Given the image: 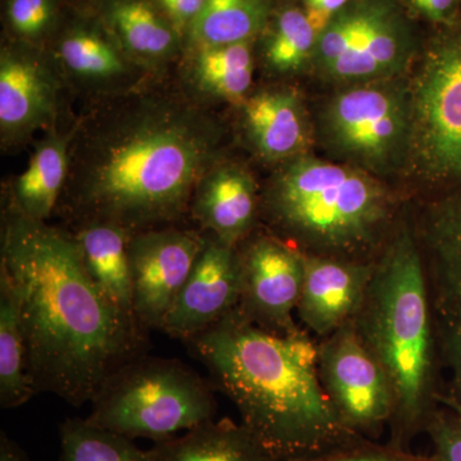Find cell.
Segmentation results:
<instances>
[{
    "label": "cell",
    "mask_w": 461,
    "mask_h": 461,
    "mask_svg": "<svg viewBox=\"0 0 461 461\" xmlns=\"http://www.w3.org/2000/svg\"><path fill=\"white\" fill-rule=\"evenodd\" d=\"M426 264L409 224L393 230L375 263L362 305L351 321L395 393L391 446L403 448L426 429L432 403L435 338Z\"/></svg>",
    "instance_id": "obj_4"
},
{
    "label": "cell",
    "mask_w": 461,
    "mask_h": 461,
    "mask_svg": "<svg viewBox=\"0 0 461 461\" xmlns=\"http://www.w3.org/2000/svg\"><path fill=\"white\" fill-rule=\"evenodd\" d=\"M205 241L194 230L173 226L133 233L129 244L132 308L145 330H162Z\"/></svg>",
    "instance_id": "obj_12"
},
{
    "label": "cell",
    "mask_w": 461,
    "mask_h": 461,
    "mask_svg": "<svg viewBox=\"0 0 461 461\" xmlns=\"http://www.w3.org/2000/svg\"><path fill=\"white\" fill-rule=\"evenodd\" d=\"M72 235L91 280L115 305L133 314L129 253L132 233L113 224L91 223L77 227Z\"/></svg>",
    "instance_id": "obj_20"
},
{
    "label": "cell",
    "mask_w": 461,
    "mask_h": 461,
    "mask_svg": "<svg viewBox=\"0 0 461 461\" xmlns=\"http://www.w3.org/2000/svg\"><path fill=\"white\" fill-rule=\"evenodd\" d=\"M317 132L339 163L378 178L402 171L411 154L409 77L339 86L321 109Z\"/></svg>",
    "instance_id": "obj_7"
},
{
    "label": "cell",
    "mask_w": 461,
    "mask_h": 461,
    "mask_svg": "<svg viewBox=\"0 0 461 461\" xmlns=\"http://www.w3.org/2000/svg\"><path fill=\"white\" fill-rule=\"evenodd\" d=\"M69 172L68 139L53 136L39 145L14 181L12 208L39 222L57 211Z\"/></svg>",
    "instance_id": "obj_21"
},
{
    "label": "cell",
    "mask_w": 461,
    "mask_h": 461,
    "mask_svg": "<svg viewBox=\"0 0 461 461\" xmlns=\"http://www.w3.org/2000/svg\"><path fill=\"white\" fill-rule=\"evenodd\" d=\"M160 2L177 23H185L198 17L200 11L204 7L205 0H160Z\"/></svg>",
    "instance_id": "obj_35"
},
{
    "label": "cell",
    "mask_w": 461,
    "mask_h": 461,
    "mask_svg": "<svg viewBox=\"0 0 461 461\" xmlns=\"http://www.w3.org/2000/svg\"><path fill=\"white\" fill-rule=\"evenodd\" d=\"M0 461H29L20 446L12 441L5 432L0 436Z\"/></svg>",
    "instance_id": "obj_36"
},
{
    "label": "cell",
    "mask_w": 461,
    "mask_h": 461,
    "mask_svg": "<svg viewBox=\"0 0 461 461\" xmlns=\"http://www.w3.org/2000/svg\"><path fill=\"white\" fill-rule=\"evenodd\" d=\"M0 264L17 291L36 393L91 403L115 371L148 354L149 330L91 280L72 232L9 206Z\"/></svg>",
    "instance_id": "obj_1"
},
{
    "label": "cell",
    "mask_w": 461,
    "mask_h": 461,
    "mask_svg": "<svg viewBox=\"0 0 461 461\" xmlns=\"http://www.w3.org/2000/svg\"><path fill=\"white\" fill-rule=\"evenodd\" d=\"M8 14L18 33L36 38L50 26L53 7L51 0H11Z\"/></svg>",
    "instance_id": "obj_30"
},
{
    "label": "cell",
    "mask_w": 461,
    "mask_h": 461,
    "mask_svg": "<svg viewBox=\"0 0 461 461\" xmlns=\"http://www.w3.org/2000/svg\"><path fill=\"white\" fill-rule=\"evenodd\" d=\"M417 51V33L400 0H350L320 32L312 67L344 86L406 75Z\"/></svg>",
    "instance_id": "obj_9"
},
{
    "label": "cell",
    "mask_w": 461,
    "mask_h": 461,
    "mask_svg": "<svg viewBox=\"0 0 461 461\" xmlns=\"http://www.w3.org/2000/svg\"><path fill=\"white\" fill-rule=\"evenodd\" d=\"M436 461H461V421L454 412L433 411L426 426Z\"/></svg>",
    "instance_id": "obj_29"
},
{
    "label": "cell",
    "mask_w": 461,
    "mask_h": 461,
    "mask_svg": "<svg viewBox=\"0 0 461 461\" xmlns=\"http://www.w3.org/2000/svg\"><path fill=\"white\" fill-rule=\"evenodd\" d=\"M304 256V281L296 313L318 338L350 323L362 305L375 263Z\"/></svg>",
    "instance_id": "obj_14"
},
{
    "label": "cell",
    "mask_w": 461,
    "mask_h": 461,
    "mask_svg": "<svg viewBox=\"0 0 461 461\" xmlns=\"http://www.w3.org/2000/svg\"><path fill=\"white\" fill-rule=\"evenodd\" d=\"M56 109V86L41 60L18 51L0 59V129L3 138L17 139L45 126Z\"/></svg>",
    "instance_id": "obj_17"
},
{
    "label": "cell",
    "mask_w": 461,
    "mask_h": 461,
    "mask_svg": "<svg viewBox=\"0 0 461 461\" xmlns=\"http://www.w3.org/2000/svg\"><path fill=\"white\" fill-rule=\"evenodd\" d=\"M297 461H436L432 457L415 456L406 453L402 448L393 447H378V446L371 445L369 442L351 446V447L344 448V450L335 451L323 455V456L312 457V459L297 460Z\"/></svg>",
    "instance_id": "obj_32"
},
{
    "label": "cell",
    "mask_w": 461,
    "mask_h": 461,
    "mask_svg": "<svg viewBox=\"0 0 461 461\" xmlns=\"http://www.w3.org/2000/svg\"><path fill=\"white\" fill-rule=\"evenodd\" d=\"M59 437L58 461H153L133 439L91 426L80 418L63 421Z\"/></svg>",
    "instance_id": "obj_26"
},
{
    "label": "cell",
    "mask_w": 461,
    "mask_h": 461,
    "mask_svg": "<svg viewBox=\"0 0 461 461\" xmlns=\"http://www.w3.org/2000/svg\"><path fill=\"white\" fill-rule=\"evenodd\" d=\"M412 21L429 23L438 29L461 20V0H400Z\"/></svg>",
    "instance_id": "obj_31"
},
{
    "label": "cell",
    "mask_w": 461,
    "mask_h": 461,
    "mask_svg": "<svg viewBox=\"0 0 461 461\" xmlns=\"http://www.w3.org/2000/svg\"><path fill=\"white\" fill-rule=\"evenodd\" d=\"M256 182L239 167H222L206 175L190 209L203 229L238 248L250 236L258 215Z\"/></svg>",
    "instance_id": "obj_18"
},
{
    "label": "cell",
    "mask_w": 461,
    "mask_h": 461,
    "mask_svg": "<svg viewBox=\"0 0 461 461\" xmlns=\"http://www.w3.org/2000/svg\"><path fill=\"white\" fill-rule=\"evenodd\" d=\"M196 77L205 90L230 102L247 95L253 84L254 60L249 41L204 48L196 60Z\"/></svg>",
    "instance_id": "obj_25"
},
{
    "label": "cell",
    "mask_w": 461,
    "mask_h": 461,
    "mask_svg": "<svg viewBox=\"0 0 461 461\" xmlns=\"http://www.w3.org/2000/svg\"><path fill=\"white\" fill-rule=\"evenodd\" d=\"M409 165L423 181L461 185V20L438 27L409 77Z\"/></svg>",
    "instance_id": "obj_8"
},
{
    "label": "cell",
    "mask_w": 461,
    "mask_h": 461,
    "mask_svg": "<svg viewBox=\"0 0 461 461\" xmlns=\"http://www.w3.org/2000/svg\"><path fill=\"white\" fill-rule=\"evenodd\" d=\"M417 238L439 320L461 318V185L429 206Z\"/></svg>",
    "instance_id": "obj_15"
},
{
    "label": "cell",
    "mask_w": 461,
    "mask_h": 461,
    "mask_svg": "<svg viewBox=\"0 0 461 461\" xmlns=\"http://www.w3.org/2000/svg\"><path fill=\"white\" fill-rule=\"evenodd\" d=\"M268 8L262 0H205L194 20V35L204 48L250 41L266 26Z\"/></svg>",
    "instance_id": "obj_23"
},
{
    "label": "cell",
    "mask_w": 461,
    "mask_h": 461,
    "mask_svg": "<svg viewBox=\"0 0 461 461\" xmlns=\"http://www.w3.org/2000/svg\"><path fill=\"white\" fill-rule=\"evenodd\" d=\"M318 372L339 418L357 436L375 435L393 421V386L351 321L318 342Z\"/></svg>",
    "instance_id": "obj_10"
},
{
    "label": "cell",
    "mask_w": 461,
    "mask_h": 461,
    "mask_svg": "<svg viewBox=\"0 0 461 461\" xmlns=\"http://www.w3.org/2000/svg\"><path fill=\"white\" fill-rule=\"evenodd\" d=\"M436 400H437V402L444 403L446 408L450 409V411L454 412V414L456 415L457 420H459L461 421V402H457V400L454 399V397L438 395V393H437V395H436Z\"/></svg>",
    "instance_id": "obj_37"
},
{
    "label": "cell",
    "mask_w": 461,
    "mask_h": 461,
    "mask_svg": "<svg viewBox=\"0 0 461 461\" xmlns=\"http://www.w3.org/2000/svg\"><path fill=\"white\" fill-rule=\"evenodd\" d=\"M60 58L72 72L85 77L107 78L123 71L122 60L113 48L89 32L66 38L60 45Z\"/></svg>",
    "instance_id": "obj_28"
},
{
    "label": "cell",
    "mask_w": 461,
    "mask_h": 461,
    "mask_svg": "<svg viewBox=\"0 0 461 461\" xmlns=\"http://www.w3.org/2000/svg\"><path fill=\"white\" fill-rule=\"evenodd\" d=\"M442 355L453 375L454 399L461 402V318L441 320Z\"/></svg>",
    "instance_id": "obj_33"
},
{
    "label": "cell",
    "mask_w": 461,
    "mask_h": 461,
    "mask_svg": "<svg viewBox=\"0 0 461 461\" xmlns=\"http://www.w3.org/2000/svg\"><path fill=\"white\" fill-rule=\"evenodd\" d=\"M153 461H275L241 423L209 420L154 444Z\"/></svg>",
    "instance_id": "obj_19"
},
{
    "label": "cell",
    "mask_w": 461,
    "mask_h": 461,
    "mask_svg": "<svg viewBox=\"0 0 461 461\" xmlns=\"http://www.w3.org/2000/svg\"><path fill=\"white\" fill-rule=\"evenodd\" d=\"M244 122L258 153L268 160H290L309 154L315 129L304 99L294 89H272L251 96Z\"/></svg>",
    "instance_id": "obj_16"
},
{
    "label": "cell",
    "mask_w": 461,
    "mask_h": 461,
    "mask_svg": "<svg viewBox=\"0 0 461 461\" xmlns=\"http://www.w3.org/2000/svg\"><path fill=\"white\" fill-rule=\"evenodd\" d=\"M238 247L240 296L236 308L257 327L280 336L303 332L294 313L304 281V256L272 235H257Z\"/></svg>",
    "instance_id": "obj_11"
},
{
    "label": "cell",
    "mask_w": 461,
    "mask_h": 461,
    "mask_svg": "<svg viewBox=\"0 0 461 461\" xmlns=\"http://www.w3.org/2000/svg\"><path fill=\"white\" fill-rule=\"evenodd\" d=\"M215 387L176 359L136 357L104 382L91 402L87 423L154 444L213 420Z\"/></svg>",
    "instance_id": "obj_6"
},
{
    "label": "cell",
    "mask_w": 461,
    "mask_h": 461,
    "mask_svg": "<svg viewBox=\"0 0 461 461\" xmlns=\"http://www.w3.org/2000/svg\"><path fill=\"white\" fill-rule=\"evenodd\" d=\"M112 20L124 45L139 56L163 57L175 47L172 30L141 0L118 3Z\"/></svg>",
    "instance_id": "obj_27"
},
{
    "label": "cell",
    "mask_w": 461,
    "mask_h": 461,
    "mask_svg": "<svg viewBox=\"0 0 461 461\" xmlns=\"http://www.w3.org/2000/svg\"><path fill=\"white\" fill-rule=\"evenodd\" d=\"M306 14L313 21L318 32H321L327 23L350 0H302Z\"/></svg>",
    "instance_id": "obj_34"
},
{
    "label": "cell",
    "mask_w": 461,
    "mask_h": 461,
    "mask_svg": "<svg viewBox=\"0 0 461 461\" xmlns=\"http://www.w3.org/2000/svg\"><path fill=\"white\" fill-rule=\"evenodd\" d=\"M185 345L273 460L312 459L366 442L345 426L327 396L318 344L305 330L275 335L235 308Z\"/></svg>",
    "instance_id": "obj_3"
},
{
    "label": "cell",
    "mask_w": 461,
    "mask_h": 461,
    "mask_svg": "<svg viewBox=\"0 0 461 461\" xmlns=\"http://www.w3.org/2000/svg\"><path fill=\"white\" fill-rule=\"evenodd\" d=\"M35 395L17 291L0 264V406L20 408Z\"/></svg>",
    "instance_id": "obj_22"
},
{
    "label": "cell",
    "mask_w": 461,
    "mask_h": 461,
    "mask_svg": "<svg viewBox=\"0 0 461 461\" xmlns=\"http://www.w3.org/2000/svg\"><path fill=\"white\" fill-rule=\"evenodd\" d=\"M264 209L303 254L373 262L393 232L396 202L371 173L305 154L277 175Z\"/></svg>",
    "instance_id": "obj_5"
},
{
    "label": "cell",
    "mask_w": 461,
    "mask_h": 461,
    "mask_svg": "<svg viewBox=\"0 0 461 461\" xmlns=\"http://www.w3.org/2000/svg\"><path fill=\"white\" fill-rule=\"evenodd\" d=\"M318 32L304 8L284 9L264 48L267 65L273 72L293 75L313 66Z\"/></svg>",
    "instance_id": "obj_24"
},
{
    "label": "cell",
    "mask_w": 461,
    "mask_h": 461,
    "mask_svg": "<svg viewBox=\"0 0 461 461\" xmlns=\"http://www.w3.org/2000/svg\"><path fill=\"white\" fill-rule=\"evenodd\" d=\"M74 142L58 208L75 229L107 223L130 233L172 226L190 212L217 151L218 130L180 100L135 98Z\"/></svg>",
    "instance_id": "obj_2"
},
{
    "label": "cell",
    "mask_w": 461,
    "mask_h": 461,
    "mask_svg": "<svg viewBox=\"0 0 461 461\" xmlns=\"http://www.w3.org/2000/svg\"><path fill=\"white\" fill-rule=\"evenodd\" d=\"M239 296L238 248L214 236L206 238L204 249L160 330L187 341L230 314L238 306Z\"/></svg>",
    "instance_id": "obj_13"
}]
</instances>
